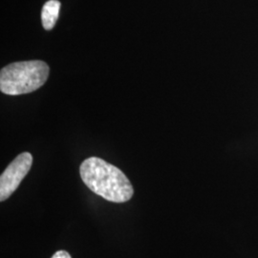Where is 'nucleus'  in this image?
Here are the masks:
<instances>
[{
	"instance_id": "5",
	"label": "nucleus",
	"mask_w": 258,
	"mask_h": 258,
	"mask_svg": "<svg viewBox=\"0 0 258 258\" xmlns=\"http://www.w3.org/2000/svg\"><path fill=\"white\" fill-rule=\"evenodd\" d=\"M51 258H72L71 257V255H70V253L68 252V251H66V250H57L56 252H55V254L52 256Z\"/></svg>"
},
{
	"instance_id": "2",
	"label": "nucleus",
	"mask_w": 258,
	"mask_h": 258,
	"mask_svg": "<svg viewBox=\"0 0 258 258\" xmlns=\"http://www.w3.org/2000/svg\"><path fill=\"white\" fill-rule=\"evenodd\" d=\"M49 72V66L42 60L11 63L1 69L0 90L11 96L34 92L46 83Z\"/></svg>"
},
{
	"instance_id": "4",
	"label": "nucleus",
	"mask_w": 258,
	"mask_h": 258,
	"mask_svg": "<svg viewBox=\"0 0 258 258\" xmlns=\"http://www.w3.org/2000/svg\"><path fill=\"white\" fill-rule=\"evenodd\" d=\"M60 9V2L58 0H49L44 4L41 11L42 25L47 31L55 27L56 20L58 19V14Z\"/></svg>"
},
{
	"instance_id": "3",
	"label": "nucleus",
	"mask_w": 258,
	"mask_h": 258,
	"mask_svg": "<svg viewBox=\"0 0 258 258\" xmlns=\"http://www.w3.org/2000/svg\"><path fill=\"white\" fill-rule=\"evenodd\" d=\"M33 164V156L29 152L19 154L0 177V201L8 199L16 191L21 181L27 175Z\"/></svg>"
},
{
	"instance_id": "1",
	"label": "nucleus",
	"mask_w": 258,
	"mask_h": 258,
	"mask_svg": "<svg viewBox=\"0 0 258 258\" xmlns=\"http://www.w3.org/2000/svg\"><path fill=\"white\" fill-rule=\"evenodd\" d=\"M80 173L87 187L107 201L125 203L134 194V188L125 174L101 158L90 157L84 160Z\"/></svg>"
}]
</instances>
